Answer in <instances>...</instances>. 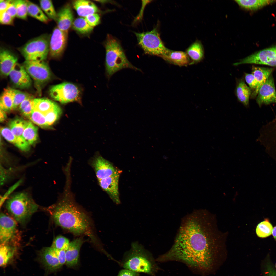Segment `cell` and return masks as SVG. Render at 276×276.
<instances>
[{"label": "cell", "instance_id": "33", "mask_svg": "<svg viewBox=\"0 0 276 276\" xmlns=\"http://www.w3.org/2000/svg\"><path fill=\"white\" fill-rule=\"evenodd\" d=\"M27 122L21 119H15L10 122L9 128L16 137L24 138L22 134Z\"/></svg>", "mask_w": 276, "mask_h": 276}, {"label": "cell", "instance_id": "6", "mask_svg": "<svg viewBox=\"0 0 276 276\" xmlns=\"http://www.w3.org/2000/svg\"><path fill=\"white\" fill-rule=\"evenodd\" d=\"M135 33L139 45L146 54L161 57L169 50L163 44L155 28L150 31Z\"/></svg>", "mask_w": 276, "mask_h": 276}, {"label": "cell", "instance_id": "46", "mask_svg": "<svg viewBox=\"0 0 276 276\" xmlns=\"http://www.w3.org/2000/svg\"><path fill=\"white\" fill-rule=\"evenodd\" d=\"M52 248L54 250L58 259L60 265L62 267L65 263H66V251L58 250Z\"/></svg>", "mask_w": 276, "mask_h": 276}, {"label": "cell", "instance_id": "16", "mask_svg": "<svg viewBox=\"0 0 276 276\" xmlns=\"http://www.w3.org/2000/svg\"><path fill=\"white\" fill-rule=\"evenodd\" d=\"M92 165L98 180L110 176L119 171L110 162L101 156L95 157Z\"/></svg>", "mask_w": 276, "mask_h": 276}, {"label": "cell", "instance_id": "44", "mask_svg": "<svg viewBox=\"0 0 276 276\" xmlns=\"http://www.w3.org/2000/svg\"><path fill=\"white\" fill-rule=\"evenodd\" d=\"M245 78L250 88L254 91L256 87L257 83L252 73H246Z\"/></svg>", "mask_w": 276, "mask_h": 276}, {"label": "cell", "instance_id": "5", "mask_svg": "<svg viewBox=\"0 0 276 276\" xmlns=\"http://www.w3.org/2000/svg\"><path fill=\"white\" fill-rule=\"evenodd\" d=\"M7 209L16 221L23 223L38 209V206L27 192L17 193L7 199Z\"/></svg>", "mask_w": 276, "mask_h": 276}, {"label": "cell", "instance_id": "3", "mask_svg": "<svg viewBox=\"0 0 276 276\" xmlns=\"http://www.w3.org/2000/svg\"><path fill=\"white\" fill-rule=\"evenodd\" d=\"M121 265L126 269L155 276L160 270L151 253L138 242H133L124 254Z\"/></svg>", "mask_w": 276, "mask_h": 276}, {"label": "cell", "instance_id": "27", "mask_svg": "<svg viewBox=\"0 0 276 276\" xmlns=\"http://www.w3.org/2000/svg\"><path fill=\"white\" fill-rule=\"evenodd\" d=\"M186 53L193 62L200 61L204 56V51L202 44L198 41H196L188 48Z\"/></svg>", "mask_w": 276, "mask_h": 276}, {"label": "cell", "instance_id": "22", "mask_svg": "<svg viewBox=\"0 0 276 276\" xmlns=\"http://www.w3.org/2000/svg\"><path fill=\"white\" fill-rule=\"evenodd\" d=\"M161 57L170 63L179 66H186L190 63L186 53L182 51H174L169 49Z\"/></svg>", "mask_w": 276, "mask_h": 276}, {"label": "cell", "instance_id": "12", "mask_svg": "<svg viewBox=\"0 0 276 276\" xmlns=\"http://www.w3.org/2000/svg\"><path fill=\"white\" fill-rule=\"evenodd\" d=\"M257 95L256 101L260 107L263 105L276 103V91L272 74L260 87Z\"/></svg>", "mask_w": 276, "mask_h": 276}, {"label": "cell", "instance_id": "41", "mask_svg": "<svg viewBox=\"0 0 276 276\" xmlns=\"http://www.w3.org/2000/svg\"><path fill=\"white\" fill-rule=\"evenodd\" d=\"M70 243L69 240L67 238L62 236H59L54 240L51 247L56 250L66 251Z\"/></svg>", "mask_w": 276, "mask_h": 276}, {"label": "cell", "instance_id": "37", "mask_svg": "<svg viewBox=\"0 0 276 276\" xmlns=\"http://www.w3.org/2000/svg\"><path fill=\"white\" fill-rule=\"evenodd\" d=\"M0 106V109L5 111L13 109V99L6 88L4 89L1 97Z\"/></svg>", "mask_w": 276, "mask_h": 276}, {"label": "cell", "instance_id": "1", "mask_svg": "<svg viewBox=\"0 0 276 276\" xmlns=\"http://www.w3.org/2000/svg\"><path fill=\"white\" fill-rule=\"evenodd\" d=\"M213 219L204 212L188 217L180 227L173 247L160 256L158 262H181L194 272L208 269L214 252L225 243Z\"/></svg>", "mask_w": 276, "mask_h": 276}, {"label": "cell", "instance_id": "52", "mask_svg": "<svg viewBox=\"0 0 276 276\" xmlns=\"http://www.w3.org/2000/svg\"><path fill=\"white\" fill-rule=\"evenodd\" d=\"M272 234L274 239L276 240V226L273 229Z\"/></svg>", "mask_w": 276, "mask_h": 276}, {"label": "cell", "instance_id": "24", "mask_svg": "<svg viewBox=\"0 0 276 276\" xmlns=\"http://www.w3.org/2000/svg\"><path fill=\"white\" fill-rule=\"evenodd\" d=\"M1 132L2 135L5 139L21 150L26 151L29 149L30 145L24 139L16 137L9 128L2 127L1 128Z\"/></svg>", "mask_w": 276, "mask_h": 276}, {"label": "cell", "instance_id": "2", "mask_svg": "<svg viewBox=\"0 0 276 276\" xmlns=\"http://www.w3.org/2000/svg\"><path fill=\"white\" fill-rule=\"evenodd\" d=\"M48 209L55 223L63 229L76 235L88 234V216L69 199L65 198Z\"/></svg>", "mask_w": 276, "mask_h": 276}, {"label": "cell", "instance_id": "19", "mask_svg": "<svg viewBox=\"0 0 276 276\" xmlns=\"http://www.w3.org/2000/svg\"><path fill=\"white\" fill-rule=\"evenodd\" d=\"M17 59L8 50L2 49L0 52V70L3 76H7L17 63Z\"/></svg>", "mask_w": 276, "mask_h": 276}, {"label": "cell", "instance_id": "17", "mask_svg": "<svg viewBox=\"0 0 276 276\" xmlns=\"http://www.w3.org/2000/svg\"><path fill=\"white\" fill-rule=\"evenodd\" d=\"M39 258L40 262L50 272L55 271L61 268L54 250L51 247L43 249Z\"/></svg>", "mask_w": 276, "mask_h": 276}, {"label": "cell", "instance_id": "28", "mask_svg": "<svg viewBox=\"0 0 276 276\" xmlns=\"http://www.w3.org/2000/svg\"><path fill=\"white\" fill-rule=\"evenodd\" d=\"M251 93V89L244 82L241 81L239 83L236 88V95L238 100L245 106L248 105Z\"/></svg>", "mask_w": 276, "mask_h": 276}, {"label": "cell", "instance_id": "8", "mask_svg": "<svg viewBox=\"0 0 276 276\" xmlns=\"http://www.w3.org/2000/svg\"><path fill=\"white\" fill-rule=\"evenodd\" d=\"M49 94L54 100L62 104L80 100L81 92L77 85L68 82H64L52 86Z\"/></svg>", "mask_w": 276, "mask_h": 276}, {"label": "cell", "instance_id": "30", "mask_svg": "<svg viewBox=\"0 0 276 276\" xmlns=\"http://www.w3.org/2000/svg\"><path fill=\"white\" fill-rule=\"evenodd\" d=\"M34 102V109L44 115L57 105L50 99L45 98H35Z\"/></svg>", "mask_w": 276, "mask_h": 276}, {"label": "cell", "instance_id": "50", "mask_svg": "<svg viewBox=\"0 0 276 276\" xmlns=\"http://www.w3.org/2000/svg\"><path fill=\"white\" fill-rule=\"evenodd\" d=\"M265 276H276V270L272 266L267 265Z\"/></svg>", "mask_w": 276, "mask_h": 276}, {"label": "cell", "instance_id": "51", "mask_svg": "<svg viewBox=\"0 0 276 276\" xmlns=\"http://www.w3.org/2000/svg\"><path fill=\"white\" fill-rule=\"evenodd\" d=\"M5 111L0 109V120L1 122L4 121L6 118V114Z\"/></svg>", "mask_w": 276, "mask_h": 276}, {"label": "cell", "instance_id": "43", "mask_svg": "<svg viewBox=\"0 0 276 276\" xmlns=\"http://www.w3.org/2000/svg\"><path fill=\"white\" fill-rule=\"evenodd\" d=\"M84 18L87 22L93 27L98 25L100 22V17L97 13L89 15Z\"/></svg>", "mask_w": 276, "mask_h": 276}, {"label": "cell", "instance_id": "9", "mask_svg": "<svg viewBox=\"0 0 276 276\" xmlns=\"http://www.w3.org/2000/svg\"><path fill=\"white\" fill-rule=\"evenodd\" d=\"M23 66L38 86L46 83L51 78L50 70L44 61L25 60Z\"/></svg>", "mask_w": 276, "mask_h": 276}, {"label": "cell", "instance_id": "20", "mask_svg": "<svg viewBox=\"0 0 276 276\" xmlns=\"http://www.w3.org/2000/svg\"><path fill=\"white\" fill-rule=\"evenodd\" d=\"M83 243L82 239H76L70 242L66 251V264L68 267L75 266L78 263L80 248Z\"/></svg>", "mask_w": 276, "mask_h": 276}, {"label": "cell", "instance_id": "29", "mask_svg": "<svg viewBox=\"0 0 276 276\" xmlns=\"http://www.w3.org/2000/svg\"><path fill=\"white\" fill-rule=\"evenodd\" d=\"M27 6L28 14L30 16L44 23L48 22L49 19L44 13L41 8L37 5L28 0H26Z\"/></svg>", "mask_w": 276, "mask_h": 276}, {"label": "cell", "instance_id": "14", "mask_svg": "<svg viewBox=\"0 0 276 276\" xmlns=\"http://www.w3.org/2000/svg\"><path fill=\"white\" fill-rule=\"evenodd\" d=\"M17 224L14 219L3 213L0 216V244L8 243L14 236Z\"/></svg>", "mask_w": 276, "mask_h": 276}, {"label": "cell", "instance_id": "39", "mask_svg": "<svg viewBox=\"0 0 276 276\" xmlns=\"http://www.w3.org/2000/svg\"><path fill=\"white\" fill-rule=\"evenodd\" d=\"M14 3L16 10V17L22 19H26L28 14L26 0H14Z\"/></svg>", "mask_w": 276, "mask_h": 276}, {"label": "cell", "instance_id": "31", "mask_svg": "<svg viewBox=\"0 0 276 276\" xmlns=\"http://www.w3.org/2000/svg\"><path fill=\"white\" fill-rule=\"evenodd\" d=\"M72 27L75 31L83 35L89 34L93 29L87 22L84 18L81 17L74 20Z\"/></svg>", "mask_w": 276, "mask_h": 276}, {"label": "cell", "instance_id": "7", "mask_svg": "<svg viewBox=\"0 0 276 276\" xmlns=\"http://www.w3.org/2000/svg\"><path fill=\"white\" fill-rule=\"evenodd\" d=\"M49 40L47 36L42 35L23 46L20 51L25 60L44 61L49 53Z\"/></svg>", "mask_w": 276, "mask_h": 276}, {"label": "cell", "instance_id": "10", "mask_svg": "<svg viewBox=\"0 0 276 276\" xmlns=\"http://www.w3.org/2000/svg\"><path fill=\"white\" fill-rule=\"evenodd\" d=\"M246 64L276 67V45L257 52L233 65L237 66Z\"/></svg>", "mask_w": 276, "mask_h": 276}, {"label": "cell", "instance_id": "38", "mask_svg": "<svg viewBox=\"0 0 276 276\" xmlns=\"http://www.w3.org/2000/svg\"><path fill=\"white\" fill-rule=\"evenodd\" d=\"M34 98L31 95L25 99L19 106L21 112L29 117L34 109Z\"/></svg>", "mask_w": 276, "mask_h": 276}, {"label": "cell", "instance_id": "23", "mask_svg": "<svg viewBox=\"0 0 276 276\" xmlns=\"http://www.w3.org/2000/svg\"><path fill=\"white\" fill-rule=\"evenodd\" d=\"M273 70V68L253 66L252 73L257 83L256 87L251 95L252 97L256 96L261 86L265 82Z\"/></svg>", "mask_w": 276, "mask_h": 276}, {"label": "cell", "instance_id": "18", "mask_svg": "<svg viewBox=\"0 0 276 276\" xmlns=\"http://www.w3.org/2000/svg\"><path fill=\"white\" fill-rule=\"evenodd\" d=\"M74 16L70 5L67 4L57 13V27L61 31L68 33L74 21Z\"/></svg>", "mask_w": 276, "mask_h": 276}, {"label": "cell", "instance_id": "36", "mask_svg": "<svg viewBox=\"0 0 276 276\" xmlns=\"http://www.w3.org/2000/svg\"><path fill=\"white\" fill-rule=\"evenodd\" d=\"M273 229L272 224L268 221L266 220L258 225L256 229V232L258 237L265 238L272 234Z\"/></svg>", "mask_w": 276, "mask_h": 276}, {"label": "cell", "instance_id": "21", "mask_svg": "<svg viewBox=\"0 0 276 276\" xmlns=\"http://www.w3.org/2000/svg\"><path fill=\"white\" fill-rule=\"evenodd\" d=\"M72 3L73 8L81 17L84 18L89 15L100 12L97 6L90 1L74 0Z\"/></svg>", "mask_w": 276, "mask_h": 276}, {"label": "cell", "instance_id": "32", "mask_svg": "<svg viewBox=\"0 0 276 276\" xmlns=\"http://www.w3.org/2000/svg\"><path fill=\"white\" fill-rule=\"evenodd\" d=\"M38 128L31 122L28 121L24 129L22 136L30 145L36 141L38 137Z\"/></svg>", "mask_w": 276, "mask_h": 276}, {"label": "cell", "instance_id": "48", "mask_svg": "<svg viewBox=\"0 0 276 276\" xmlns=\"http://www.w3.org/2000/svg\"><path fill=\"white\" fill-rule=\"evenodd\" d=\"M117 276H139L138 273L125 269L121 270Z\"/></svg>", "mask_w": 276, "mask_h": 276}, {"label": "cell", "instance_id": "25", "mask_svg": "<svg viewBox=\"0 0 276 276\" xmlns=\"http://www.w3.org/2000/svg\"><path fill=\"white\" fill-rule=\"evenodd\" d=\"M235 1L241 7L251 11L257 10L276 2V0H236Z\"/></svg>", "mask_w": 276, "mask_h": 276}, {"label": "cell", "instance_id": "11", "mask_svg": "<svg viewBox=\"0 0 276 276\" xmlns=\"http://www.w3.org/2000/svg\"><path fill=\"white\" fill-rule=\"evenodd\" d=\"M68 33L57 27L54 29L49 43V54L51 57L57 58L62 55L66 45Z\"/></svg>", "mask_w": 276, "mask_h": 276}, {"label": "cell", "instance_id": "34", "mask_svg": "<svg viewBox=\"0 0 276 276\" xmlns=\"http://www.w3.org/2000/svg\"><path fill=\"white\" fill-rule=\"evenodd\" d=\"M12 96L13 101V109L19 107L22 102L30 95L26 93L11 88H6Z\"/></svg>", "mask_w": 276, "mask_h": 276}, {"label": "cell", "instance_id": "47", "mask_svg": "<svg viewBox=\"0 0 276 276\" xmlns=\"http://www.w3.org/2000/svg\"><path fill=\"white\" fill-rule=\"evenodd\" d=\"M6 11L13 18H14L16 17V10L14 0H12Z\"/></svg>", "mask_w": 276, "mask_h": 276}, {"label": "cell", "instance_id": "49", "mask_svg": "<svg viewBox=\"0 0 276 276\" xmlns=\"http://www.w3.org/2000/svg\"><path fill=\"white\" fill-rule=\"evenodd\" d=\"M12 0H0V13L6 11Z\"/></svg>", "mask_w": 276, "mask_h": 276}, {"label": "cell", "instance_id": "35", "mask_svg": "<svg viewBox=\"0 0 276 276\" xmlns=\"http://www.w3.org/2000/svg\"><path fill=\"white\" fill-rule=\"evenodd\" d=\"M40 5L43 11L50 19L56 21L57 13L56 12L52 2L50 0L39 1Z\"/></svg>", "mask_w": 276, "mask_h": 276}, {"label": "cell", "instance_id": "15", "mask_svg": "<svg viewBox=\"0 0 276 276\" xmlns=\"http://www.w3.org/2000/svg\"><path fill=\"white\" fill-rule=\"evenodd\" d=\"M12 83L20 89L29 87L32 84L31 77L22 65L17 63L9 75Z\"/></svg>", "mask_w": 276, "mask_h": 276}, {"label": "cell", "instance_id": "53", "mask_svg": "<svg viewBox=\"0 0 276 276\" xmlns=\"http://www.w3.org/2000/svg\"><path fill=\"white\" fill-rule=\"evenodd\" d=\"M275 267L276 268V265H275Z\"/></svg>", "mask_w": 276, "mask_h": 276}, {"label": "cell", "instance_id": "26", "mask_svg": "<svg viewBox=\"0 0 276 276\" xmlns=\"http://www.w3.org/2000/svg\"><path fill=\"white\" fill-rule=\"evenodd\" d=\"M16 251L15 248L8 243L0 244V266L6 267L13 260Z\"/></svg>", "mask_w": 276, "mask_h": 276}, {"label": "cell", "instance_id": "40", "mask_svg": "<svg viewBox=\"0 0 276 276\" xmlns=\"http://www.w3.org/2000/svg\"><path fill=\"white\" fill-rule=\"evenodd\" d=\"M62 110L57 105L44 115L48 126L53 124L59 118L61 114Z\"/></svg>", "mask_w": 276, "mask_h": 276}, {"label": "cell", "instance_id": "42", "mask_svg": "<svg viewBox=\"0 0 276 276\" xmlns=\"http://www.w3.org/2000/svg\"><path fill=\"white\" fill-rule=\"evenodd\" d=\"M32 122L41 127L48 126L44 114L33 109L29 117Z\"/></svg>", "mask_w": 276, "mask_h": 276}, {"label": "cell", "instance_id": "13", "mask_svg": "<svg viewBox=\"0 0 276 276\" xmlns=\"http://www.w3.org/2000/svg\"><path fill=\"white\" fill-rule=\"evenodd\" d=\"M120 172L118 171L110 176L98 180L101 188L117 204H119L121 202L118 188Z\"/></svg>", "mask_w": 276, "mask_h": 276}, {"label": "cell", "instance_id": "4", "mask_svg": "<svg viewBox=\"0 0 276 276\" xmlns=\"http://www.w3.org/2000/svg\"><path fill=\"white\" fill-rule=\"evenodd\" d=\"M104 46L106 70L109 76L124 68L139 70L129 61L120 43L112 36L107 35Z\"/></svg>", "mask_w": 276, "mask_h": 276}, {"label": "cell", "instance_id": "45", "mask_svg": "<svg viewBox=\"0 0 276 276\" xmlns=\"http://www.w3.org/2000/svg\"><path fill=\"white\" fill-rule=\"evenodd\" d=\"M13 19L6 11L0 13V22L2 24H12Z\"/></svg>", "mask_w": 276, "mask_h": 276}]
</instances>
